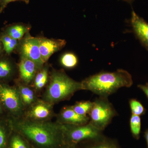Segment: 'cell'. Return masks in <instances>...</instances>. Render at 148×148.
I'll list each match as a JSON object with an SVG mask.
<instances>
[{"instance_id":"27","label":"cell","mask_w":148,"mask_h":148,"mask_svg":"<svg viewBox=\"0 0 148 148\" xmlns=\"http://www.w3.org/2000/svg\"><path fill=\"white\" fill-rule=\"evenodd\" d=\"M0 117H8L0 100Z\"/></svg>"},{"instance_id":"23","label":"cell","mask_w":148,"mask_h":148,"mask_svg":"<svg viewBox=\"0 0 148 148\" xmlns=\"http://www.w3.org/2000/svg\"><path fill=\"white\" fill-rule=\"evenodd\" d=\"M1 41L6 53L8 54L13 51L18 45V40L14 39L8 35L3 36L1 38Z\"/></svg>"},{"instance_id":"28","label":"cell","mask_w":148,"mask_h":148,"mask_svg":"<svg viewBox=\"0 0 148 148\" xmlns=\"http://www.w3.org/2000/svg\"><path fill=\"white\" fill-rule=\"evenodd\" d=\"M60 148H78V147H77V145L64 144Z\"/></svg>"},{"instance_id":"18","label":"cell","mask_w":148,"mask_h":148,"mask_svg":"<svg viewBox=\"0 0 148 148\" xmlns=\"http://www.w3.org/2000/svg\"><path fill=\"white\" fill-rule=\"evenodd\" d=\"M8 148H33L21 135L13 130L9 141Z\"/></svg>"},{"instance_id":"17","label":"cell","mask_w":148,"mask_h":148,"mask_svg":"<svg viewBox=\"0 0 148 148\" xmlns=\"http://www.w3.org/2000/svg\"><path fill=\"white\" fill-rule=\"evenodd\" d=\"M82 144L83 145L81 148H121L115 140L106 138L104 135L98 139Z\"/></svg>"},{"instance_id":"4","label":"cell","mask_w":148,"mask_h":148,"mask_svg":"<svg viewBox=\"0 0 148 148\" xmlns=\"http://www.w3.org/2000/svg\"><path fill=\"white\" fill-rule=\"evenodd\" d=\"M65 144L77 146L103 136L102 131L88 122L81 125L63 124Z\"/></svg>"},{"instance_id":"9","label":"cell","mask_w":148,"mask_h":148,"mask_svg":"<svg viewBox=\"0 0 148 148\" xmlns=\"http://www.w3.org/2000/svg\"><path fill=\"white\" fill-rule=\"evenodd\" d=\"M56 122L61 124L70 125H84L89 121V116H82L76 113L71 106H65L56 114Z\"/></svg>"},{"instance_id":"24","label":"cell","mask_w":148,"mask_h":148,"mask_svg":"<svg viewBox=\"0 0 148 148\" xmlns=\"http://www.w3.org/2000/svg\"><path fill=\"white\" fill-rule=\"evenodd\" d=\"M129 105L132 114L141 116L145 114L146 109L142 103L137 99H130L129 101Z\"/></svg>"},{"instance_id":"5","label":"cell","mask_w":148,"mask_h":148,"mask_svg":"<svg viewBox=\"0 0 148 148\" xmlns=\"http://www.w3.org/2000/svg\"><path fill=\"white\" fill-rule=\"evenodd\" d=\"M0 100L8 117H23L25 109L16 86L1 83Z\"/></svg>"},{"instance_id":"11","label":"cell","mask_w":148,"mask_h":148,"mask_svg":"<svg viewBox=\"0 0 148 148\" xmlns=\"http://www.w3.org/2000/svg\"><path fill=\"white\" fill-rule=\"evenodd\" d=\"M19 79L27 84L31 85L40 68L34 61L28 58L21 57L17 65Z\"/></svg>"},{"instance_id":"13","label":"cell","mask_w":148,"mask_h":148,"mask_svg":"<svg viewBox=\"0 0 148 148\" xmlns=\"http://www.w3.org/2000/svg\"><path fill=\"white\" fill-rule=\"evenodd\" d=\"M15 85L18 89L25 110L39 98L38 93L31 85L26 84L19 79L15 81Z\"/></svg>"},{"instance_id":"14","label":"cell","mask_w":148,"mask_h":148,"mask_svg":"<svg viewBox=\"0 0 148 148\" xmlns=\"http://www.w3.org/2000/svg\"><path fill=\"white\" fill-rule=\"evenodd\" d=\"M18 67L6 58L0 59V83H8L13 78Z\"/></svg>"},{"instance_id":"22","label":"cell","mask_w":148,"mask_h":148,"mask_svg":"<svg viewBox=\"0 0 148 148\" xmlns=\"http://www.w3.org/2000/svg\"><path fill=\"white\" fill-rule=\"evenodd\" d=\"M60 62L61 65L67 69L75 68L78 64L77 58L74 53L68 52L61 56Z\"/></svg>"},{"instance_id":"19","label":"cell","mask_w":148,"mask_h":148,"mask_svg":"<svg viewBox=\"0 0 148 148\" xmlns=\"http://www.w3.org/2000/svg\"><path fill=\"white\" fill-rule=\"evenodd\" d=\"M30 28L28 26L16 24L10 27L7 31V34L16 40H21L25 34L29 32Z\"/></svg>"},{"instance_id":"12","label":"cell","mask_w":148,"mask_h":148,"mask_svg":"<svg viewBox=\"0 0 148 148\" xmlns=\"http://www.w3.org/2000/svg\"><path fill=\"white\" fill-rule=\"evenodd\" d=\"M131 23L136 36L143 46L148 50V23L132 11Z\"/></svg>"},{"instance_id":"15","label":"cell","mask_w":148,"mask_h":148,"mask_svg":"<svg viewBox=\"0 0 148 148\" xmlns=\"http://www.w3.org/2000/svg\"><path fill=\"white\" fill-rule=\"evenodd\" d=\"M13 131L9 117H0V148H8L9 141Z\"/></svg>"},{"instance_id":"26","label":"cell","mask_w":148,"mask_h":148,"mask_svg":"<svg viewBox=\"0 0 148 148\" xmlns=\"http://www.w3.org/2000/svg\"><path fill=\"white\" fill-rule=\"evenodd\" d=\"M138 86L141 90H143L148 99V84H146L145 85H138Z\"/></svg>"},{"instance_id":"8","label":"cell","mask_w":148,"mask_h":148,"mask_svg":"<svg viewBox=\"0 0 148 148\" xmlns=\"http://www.w3.org/2000/svg\"><path fill=\"white\" fill-rule=\"evenodd\" d=\"M21 57L34 61L41 69L44 63L42 60L40 52L39 38L32 37L29 32L22 40L19 47Z\"/></svg>"},{"instance_id":"3","label":"cell","mask_w":148,"mask_h":148,"mask_svg":"<svg viewBox=\"0 0 148 148\" xmlns=\"http://www.w3.org/2000/svg\"><path fill=\"white\" fill-rule=\"evenodd\" d=\"M49 78L42 99L53 106L70 100L76 92L82 90L81 82L73 79L64 70L53 69Z\"/></svg>"},{"instance_id":"10","label":"cell","mask_w":148,"mask_h":148,"mask_svg":"<svg viewBox=\"0 0 148 148\" xmlns=\"http://www.w3.org/2000/svg\"><path fill=\"white\" fill-rule=\"evenodd\" d=\"M41 57L43 63H45L53 53L65 46V40L53 39L45 38H39Z\"/></svg>"},{"instance_id":"7","label":"cell","mask_w":148,"mask_h":148,"mask_svg":"<svg viewBox=\"0 0 148 148\" xmlns=\"http://www.w3.org/2000/svg\"><path fill=\"white\" fill-rule=\"evenodd\" d=\"M56 114L53 105L39 98L25 110L23 118L34 121H51Z\"/></svg>"},{"instance_id":"20","label":"cell","mask_w":148,"mask_h":148,"mask_svg":"<svg viewBox=\"0 0 148 148\" xmlns=\"http://www.w3.org/2000/svg\"><path fill=\"white\" fill-rule=\"evenodd\" d=\"M93 104V102L90 101H82L77 102L75 105L71 106V107L78 114L87 116L92 109Z\"/></svg>"},{"instance_id":"30","label":"cell","mask_w":148,"mask_h":148,"mask_svg":"<svg viewBox=\"0 0 148 148\" xmlns=\"http://www.w3.org/2000/svg\"><path fill=\"white\" fill-rule=\"evenodd\" d=\"M124 1L126 2H130L132 1V0H124Z\"/></svg>"},{"instance_id":"2","label":"cell","mask_w":148,"mask_h":148,"mask_svg":"<svg viewBox=\"0 0 148 148\" xmlns=\"http://www.w3.org/2000/svg\"><path fill=\"white\" fill-rule=\"evenodd\" d=\"M82 90H89L100 97L108 98L122 87L133 84L132 76L123 69L114 72H102L86 78L81 82Z\"/></svg>"},{"instance_id":"25","label":"cell","mask_w":148,"mask_h":148,"mask_svg":"<svg viewBox=\"0 0 148 148\" xmlns=\"http://www.w3.org/2000/svg\"><path fill=\"white\" fill-rule=\"evenodd\" d=\"M16 1H22L26 3H29V0H0V4H1L0 11H2L9 3Z\"/></svg>"},{"instance_id":"16","label":"cell","mask_w":148,"mask_h":148,"mask_svg":"<svg viewBox=\"0 0 148 148\" xmlns=\"http://www.w3.org/2000/svg\"><path fill=\"white\" fill-rule=\"evenodd\" d=\"M49 79L48 66L45 65L43 66L37 73L31 85L34 88L37 93H39L47 85Z\"/></svg>"},{"instance_id":"31","label":"cell","mask_w":148,"mask_h":148,"mask_svg":"<svg viewBox=\"0 0 148 148\" xmlns=\"http://www.w3.org/2000/svg\"><path fill=\"white\" fill-rule=\"evenodd\" d=\"M1 44L0 42V53H1Z\"/></svg>"},{"instance_id":"29","label":"cell","mask_w":148,"mask_h":148,"mask_svg":"<svg viewBox=\"0 0 148 148\" xmlns=\"http://www.w3.org/2000/svg\"><path fill=\"white\" fill-rule=\"evenodd\" d=\"M144 137H145L146 142H147V148H148V129H147V130H146L145 132Z\"/></svg>"},{"instance_id":"1","label":"cell","mask_w":148,"mask_h":148,"mask_svg":"<svg viewBox=\"0 0 148 148\" xmlns=\"http://www.w3.org/2000/svg\"><path fill=\"white\" fill-rule=\"evenodd\" d=\"M10 119L13 130L22 135L33 148H60L65 144L63 124L23 117Z\"/></svg>"},{"instance_id":"21","label":"cell","mask_w":148,"mask_h":148,"mask_svg":"<svg viewBox=\"0 0 148 148\" xmlns=\"http://www.w3.org/2000/svg\"><path fill=\"white\" fill-rule=\"evenodd\" d=\"M130 131L133 138L139 140L141 129V120L140 116L132 114L130 120Z\"/></svg>"},{"instance_id":"6","label":"cell","mask_w":148,"mask_h":148,"mask_svg":"<svg viewBox=\"0 0 148 148\" xmlns=\"http://www.w3.org/2000/svg\"><path fill=\"white\" fill-rule=\"evenodd\" d=\"M89 115L90 124L102 131L112 121L116 112L108 98L100 97L93 102Z\"/></svg>"}]
</instances>
